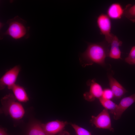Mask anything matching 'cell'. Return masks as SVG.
Masks as SVG:
<instances>
[{"label": "cell", "instance_id": "17", "mask_svg": "<svg viewBox=\"0 0 135 135\" xmlns=\"http://www.w3.org/2000/svg\"><path fill=\"white\" fill-rule=\"evenodd\" d=\"M71 125L76 135H92L88 130L76 124H71Z\"/></svg>", "mask_w": 135, "mask_h": 135}, {"label": "cell", "instance_id": "7", "mask_svg": "<svg viewBox=\"0 0 135 135\" xmlns=\"http://www.w3.org/2000/svg\"><path fill=\"white\" fill-rule=\"evenodd\" d=\"M87 85L90 86L89 92H85L84 94V97L86 100L92 102L96 98L102 97L103 90L101 86L96 82L95 79L89 80L87 82Z\"/></svg>", "mask_w": 135, "mask_h": 135}, {"label": "cell", "instance_id": "8", "mask_svg": "<svg viewBox=\"0 0 135 135\" xmlns=\"http://www.w3.org/2000/svg\"><path fill=\"white\" fill-rule=\"evenodd\" d=\"M68 124L66 121L57 120L42 124L46 135H56L64 130Z\"/></svg>", "mask_w": 135, "mask_h": 135}, {"label": "cell", "instance_id": "19", "mask_svg": "<svg viewBox=\"0 0 135 135\" xmlns=\"http://www.w3.org/2000/svg\"><path fill=\"white\" fill-rule=\"evenodd\" d=\"M135 58V46L132 47L128 56L125 59V60H131Z\"/></svg>", "mask_w": 135, "mask_h": 135}, {"label": "cell", "instance_id": "18", "mask_svg": "<svg viewBox=\"0 0 135 135\" xmlns=\"http://www.w3.org/2000/svg\"><path fill=\"white\" fill-rule=\"evenodd\" d=\"M114 97L113 94L110 89L106 88L103 90L102 98L110 100Z\"/></svg>", "mask_w": 135, "mask_h": 135}, {"label": "cell", "instance_id": "1", "mask_svg": "<svg viewBox=\"0 0 135 135\" xmlns=\"http://www.w3.org/2000/svg\"><path fill=\"white\" fill-rule=\"evenodd\" d=\"M87 44L86 50L80 54L79 60L81 66L85 67L96 64L105 66V59L109 56L110 44L105 40L99 42Z\"/></svg>", "mask_w": 135, "mask_h": 135}, {"label": "cell", "instance_id": "2", "mask_svg": "<svg viewBox=\"0 0 135 135\" xmlns=\"http://www.w3.org/2000/svg\"><path fill=\"white\" fill-rule=\"evenodd\" d=\"M6 23L8 27L5 32H0V40L2 39L6 35L16 40L22 38L27 39L29 37L30 27L27 26V22L24 20L16 16L8 20Z\"/></svg>", "mask_w": 135, "mask_h": 135}, {"label": "cell", "instance_id": "11", "mask_svg": "<svg viewBox=\"0 0 135 135\" xmlns=\"http://www.w3.org/2000/svg\"><path fill=\"white\" fill-rule=\"evenodd\" d=\"M122 44V42L114 35L110 44V48L108 56L114 59H121V52L119 47L121 46Z\"/></svg>", "mask_w": 135, "mask_h": 135}, {"label": "cell", "instance_id": "9", "mask_svg": "<svg viewBox=\"0 0 135 135\" xmlns=\"http://www.w3.org/2000/svg\"><path fill=\"white\" fill-rule=\"evenodd\" d=\"M134 102L135 93L122 98L115 110L111 113L114 115V119L116 120L120 119L124 111Z\"/></svg>", "mask_w": 135, "mask_h": 135}, {"label": "cell", "instance_id": "10", "mask_svg": "<svg viewBox=\"0 0 135 135\" xmlns=\"http://www.w3.org/2000/svg\"><path fill=\"white\" fill-rule=\"evenodd\" d=\"M110 89L114 98L118 99L120 98L128 91L112 76L108 75Z\"/></svg>", "mask_w": 135, "mask_h": 135}, {"label": "cell", "instance_id": "21", "mask_svg": "<svg viewBox=\"0 0 135 135\" xmlns=\"http://www.w3.org/2000/svg\"><path fill=\"white\" fill-rule=\"evenodd\" d=\"M125 62L130 64H135V58L134 59L128 60H125Z\"/></svg>", "mask_w": 135, "mask_h": 135}, {"label": "cell", "instance_id": "12", "mask_svg": "<svg viewBox=\"0 0 135 135\" xmlns=\"http://www.w3.org/2000/svg\"><path fill=\"white\" fill-rule=\"evenodd\" d=\"M107 15L110 18L114 20L120 19L124 14V9L118 3L111 4L108 8Z\"/></svg>", "mask_w": 135, "mask_h": 135}, {"label": "cell", "instance_id": "15", "mask_svg": "<svg viewBox=\"0 0 135 135\" xmlns=\"http://www.w3.org/2000/svg\"><path fill=\"white\" fill-rule=\"evenodd\" d=\"M124 15L133 22H135V4H128L124 9Z\"/></svg>", "mask_w": 135, "mask_h": 135}, {"label": "cell", "instance_id": "3", "mask_svg": "<svg viewBox=\"0 0 135 135\" xmlns=\"http://www.w3.org/2000/svg\"><path fill=\"white\" fill-rule=\"evenodd\" d=\"M1 113L16 120H20L24 116L25 113L24 108L13 94H9L5 96L1 99Z\"/></svg>", "mask_w": 135, "mask_h": 135}, {"label": "cell", "instance_id": "14", "mask_svg": "<svg viewBox=\"0 0 135 135\" xmlns=\"http://www.w3.org/2000/svg\"><path fill=\"white\" fill-rule=\"evenodd\" d=\"M42 124L38 122L32 123L28 128L27 135H46Z\"/></svg>", "mask_w": 135, "mask_h": 135}, {"label": "cell", "instance_id": "5", "mask_svg": "<svg viewBox=\"0 0 135 135\" xmlns=\"http://www.w3.org/2000/svg\"><path fill=\"white\" fill-rule=\"evenodd\" d=\"M21 67L19 65L16 66L6 72L0 79V90L7 87L9 90L15 84Z\"/></svg>", "mask_w": 135, "mask_h": 135}, {"label": "cell", "instance_id": "6", "mask_svg": "<svg viewBox=\"0 0 135 135\" xmlns=\"http://www.w3.org/2000/svg\"><path fill=\"white\" fill-rule=\"evenodd\" d=\"M90 122L97 128L107 129L113 132L110 116L108 110L104 109L97 116H92Z\"/></svg>", "mask_w": 135, "mask_h": 135}, {"label": "cell", "instance_id": "4", "mask_svg": "<svg viewBox=\"0 0 135 135\" xmlns=\"http://www.w3.org/2000/svg\"><path fill=\"white\" fill-rule=\"evenodd\" d=\"M96 22L100 33L104 36L105 40L110 44L114 35L111 33L112 24L110 18L107 14L102 13L97 17Z\"/></svg>", "mask_w": 135, "mask_h": 135}, {"label": "cell", "instance_id": "22", "mask_svg": "<svg viewBox=\"0 0 135 135\" xmlns=\"http://www.w3.org/2000/svg\"><path fill=\"white\" fill-rule=\"evenodd\" d=\"M56 135H70V134L68 132L64 130Z\"/></svg>", "mask_w": 135, "mask_h": 135}, {"label": "cell", "instance_id": "20", "mask_svg": "<svg viewBox=\"0 0 135 135\" xmlns=\"http://www.w3.org/2000/svg\"><path fill=\"white\" fill-rule=\"evenodd\" d=\"M0 135H9L6 130L4 128L0 127Z\"/></svg>", "mask_w": 135, "mask_h": 135}, {"label": "cell", "instance_id": "13", "mask_svg": "<svg viewBox=\"0 0 135 135\" xmlns=\"http://www.w3.org/2000/svg\"><path fill=\"white\" fill-rule=\"evenodd\" d=\"M16 99L20 102H26L29 100L26 91L23 86L16 84L11 89Z\"/></svg>", "mask_w": 135, "mask_h": 135}, {"label": "cell", "instance_id": "16", "mask_svg": "<svg viewBox=\"0 0 135 135\" xmlns=\"http://www.w3.org/2000/svg\"><path fill=\"white\" fill-rule=\"evenodd\" d=\"M99 99L100 104L105 108L110 110V113L114 111L117 106V104L110 100L105 99L102 97Z\"/></svg>", "mask_w": 135, "mask_h": 135}]
</instances>
